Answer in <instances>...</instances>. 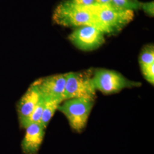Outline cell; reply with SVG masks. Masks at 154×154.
<instances>
[{"label": "cell", "mask_w": 154, "mask_h": 154, "mask_svg": "<svg viewBox=\"0 0 154 154\" xmlns=\"http://www.w3.org/2000/svg\"><path fill=\"white\" fill-rule=\"evenodd\" d=\"M53 20L57 25L65 27L79 28L91 26L103 32L88 6L77 5L65 0L55 7Z\"/></svg>", "instance_id": "obj_1"}, {"label": "cell", "mask_w": 154, "mask_h": 154, "mask_svg": "<svg viewBox=\"0 0 154 154\" xmlns=\"http://www.w3.org/2000/svg\"><path fill=\"white\" fill-rule=\"evenodd\" d=\"M97 19L105 34L121 30L133 20L134 11L114 5L94 4L88 6Z\"/></svg>", "instance_id": "obj_2"}, {"label": "cell", "mask_w": 154, "mask_h": 154, "mask_svg": "<svg viewBox=\"0 0 154 154\" xmlns=\"http://www.w3.org/2000/svg\"><path fill=\"white\" fill-rule=\"evenodd\" d=\"M94 99L80 98L66 99L58 107L65 116L72 129L81 132L85 128L93 107Z\"/></svg>", "instance_id": "obj_3"}, {"label": "cell", "mask_w": 154, "mask_h": 154, "mask_svg": "<svg viewBox=\"0 0 154 154\" xmlns=\"http://www.w3.org/2000/svg\"><path fill=\"white\" fill-rule=\"evenodd\" d=\"M92 79L95 90L104 94L116 93L125 88L138 87L141 85L128 79L118 72L103 69L94 72Z\"/></svg>", "instance_id": "obj_4"}, {"label": "cell", "mask_w": 154, "mask_h": 154, "mask_svg": "<svg viewBox=\"0 0 154 154\" xmlns=\"http://www.w3.org/2000/svg\"><path fill=\"white\" fill-rule=\"evenodd\" d=\"M92 76L85 72H70L66 73L64 98H89L94 99L96 90Z\"/></svg>", "instance_id": "obj_5"}, {"label": "cell", "mask_w": 154, "mask_h": 154, "mask_svg": "<svg viewBox=\"0 0 154 154\" xmlns=\"http://www.w3.org/2000/svg\"><path fill=\"white\" fill-rule=\"evenodd\" d=\"M105 33L91 26H83L74 30L69 37L78 49L82 51H91L99 48L105 42Z\"/></svg>", "instance_id": "obj_6"}, {"label": "cell", "mask_w": 154, "mask_h": 154, "mask_svg": "<svg viewBox=\"0 0 154 154\" xmlns=\"http://www.w3.org/2000/svg\"><path fill=\"white\" fill-rule=\"evenodd\" d=\"M66 74H60L41 78L32 83L44 100H65L64 93Z\"/></svg>", "instance_id": "obj_7"}, {"label": "cell", "mask_w": 154, "mask_h": 154, "mask_svg": "<svg viewBox=\"0 0 154 154\" xmlns=\"http://www.w3.org/2000/svg\"><path fill=\"white\" fill-rule=\"evenodd\" d=\"M21 148L25 154H36L42 143L45 128L39 123H32L25 128Z\"/></svg>", "instance_id": "obj_8"}, {"label": "cell", "mask_w": 154, "mask_h": 154, "mask_svg": "<svg viewBox=\"0 0 154 154\" xmlns=\"http://www.w3.org/2000/svg\"><path fill=\"white\" fill-rule=\"evenodd\" d=\"M41 98L38 90L32 84L17 104V112L20 126L32 112Z\"/></svg>", "instance_id": "obj_9"}, {"label": "cell", "mask_w": 154, "mask_h": 154, "mask_svg": "<svg viewBox=\"0 0 154 154\" xmlns=\"http://www.w3.org/2000/svg\"><path fill=\"white\" fill-rule=\"evenodd\" d=\"M61 103V102L57 100H44V107L39 123L45 128Z\"/></svg>", "instance_id": "obj_10"}, {"label": "cell", "mask_w": 154, "mask_h": 154, "mask_svg": "<svg viewBox=\"0 0 154 154\" xmlns=\"http://www.w3.org/2000/svg\"><path fill=\"white\" fill-rule=\"evenodd\" d=\"M44 107V100L41 98L40 100L39 101L38 104L32 111V112L22 123L21 127L23 128H25L29 125H31L32 123H39L42 116V114Z\"/></svg>", "instance_id": "obj_11"}, {"label": "cell", "mask_w": 154, "mask_h": 154, "mask_svg": "<svg viewBox=\"0 0 154 154\" xmlns=\"http://www.w3.org/2000/svg\"><path fill=\"white\" fill-rule=\"evenodd\" d=\"M140 65L154 63V47L153 45H147L143 48L139 58Z\"/></svg>", "instance_id": "obj_12"}, {"label": "cell", "mask_w": 154, "mask_h": 154, "mask_svg": "<svg viewBox=\"0 0 154 154\" xmlns=\"http://www.w3.org/2000/svg\"><path fill=\"white\" fill-rule=\"evenodd\" d=\"M112 2L119 8L133 11L140 9L141 5L139 0H112Z\"/></svg>", "instance_id": "obj_13"}, {"label": "cell", "mask_w": 154, "mask_h": 154, "mask_svg": "<svg viewBox=\"0 0 154 154\" xmlns=\"http://www.w3.org/2000/svg\"><path fill=\"white\" fill-rule=\"evenodd\" d=\"M144 78L149 83L154 84V63L140 65Z\"/></svg>", "instance_id": "obj_14"}, {"label": "cell", "mask_w": 154, "mask_h": 154, "mask_svg": "<svg viewBox=\"0 0 154 154\" xmlns=\"http://www.w3.org/2000/svg\"><path fill=\"white\" fill-rule=\"evenodd\" d=\"M140 9H142L144 12L149 16L154 17V1H150V2H141Z\"/></svg>", "instance_id": "obj_15"}, {"label": "cell", "mask_w": 154, "mask_h": 154, "mask_svg": "<svg viewBox=\"0 0 154 154\" xmlns=\"http://www.w3.org/2000/svg\"><path fill=\"white\" fill-rule=\"evenodd\" d=\"M72 4L82 6H90L95 4V0H65Z\"/></svg>", "instance_id": "obj_16"}, {"label": "cell", "mask_w": 154, "mask_h": 154, "mask_svg": "<svg viewBox=\"0 0 154 154\" xmlns=\"http://www.w3.org/2000/svg\"><path fill=\"white\" fill-rule=\"evenodd\" d=\"M95 4L99 5H109L112 4V0H95Z\"/></svg>", "instance_id": "obj_17"}]
</instances>
